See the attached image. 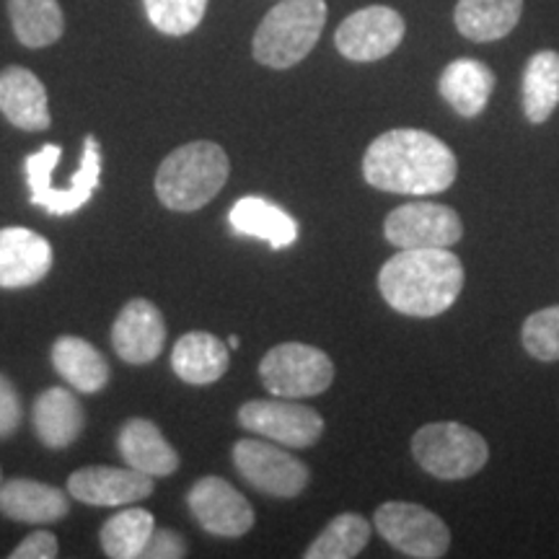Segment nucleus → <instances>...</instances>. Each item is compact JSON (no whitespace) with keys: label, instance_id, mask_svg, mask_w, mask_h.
Returning <instances> with one entry per match:
<instances>
[{"label":"nucleus","instance_id":"27","mask_svg":"<svg viewBox=\"0 0 559 559\" xmlns=\"http://www.w3.org/2000/svg\"><path fill=\"white\" fill-rule=\"evenodd\" d=\"M13 34L24 47L41 50L62 37V19L58 0H9Z\"/></svg>","mask_w":559,"mask_h":559},{"label":"nucleus","instance_id":"13","mask_svg":"<svg viewBox=\"0 0 559 559\" xmlns=\"http://www.w3.org/2000/svg\"><path fill=\"white\" fill-rule=\"evenodd\" d=\"M187 506L207 534L236 539L254 526V510L249 500L221 477H202L194 481L187 495Z\"/></svg>","mask_w":559,"mask_h":559},{"label":"nucleus","instance_id":"25","mask_svg":"<svg viewBox=\"0 0 559 559\" xmlns=\"http://www.w3.org/2000/svg\"><path fill=\"white\" fill-rule=\"evenodd\" d=\"M52 362L62 379L83 394H96L109 381V366L104 355L81 337H60L55 342Z\"/></svg>","mask_w":559,"mask_h":559},{"label":"nucleus","instance_id":"7","mask_svg":"<svg viewBox=\"0 0 559 559\" xmlns=\"http://www.w3.org/2000/svg\"><path fill=\"white\" fill-rule=\"evenodd\" d=\"M264 389L280 400H306L326 391L334 381V362L324 349L304 342H283L260 362Z\"/></svg>","mask_w":559,"mask_h":559},{"label":"nucleus","instance_id":"3","mask_svg":"<svg viewBox=\"0 0 559 559\" xmlns=\"http://www.w3.org/2000/svg\"><path fill=\"white\" fill-rule=\"evenodd\" d=\"M230 164L218 143L198 140L164 158L156 174V194L169 210L192 213L205 207L226 187Z\"/></svg>","mask_w":559,"mask_h":559},{"label":"nucleus","instance_id":"26","mask_svg":"<svg viewBox=\"0 0 559 559\" xmlns=\"http://www.w3.org/2000/svg\"><path fill=\"white\" fill-rule=\"evenodd\" d=\"M559 107V52L542 50L523 70V111L534 124L547 122Z\"/></svg>","mask_w":559,"mask_h":559},{"label":"nucleus","instance_id":"1","mask_svg":"<svg viewBox=\"0 0 559 559\" xmlns=\"http://www.w3.org/2000/svg\"><path fill=\"white\" fill-rule=\"evenodd\" d=\"M456 171V156L443 140L412 128L383 132L362 156V177L370 187L412 198L445 192Z\"/></svg>","mask_w":559,"mask_h":559},{"label":"nucleus","instance_id":"4","mask_svg":"<svg viewBox=\"0 0 559 559\" xmlns=\"http://www.w3.org/2000/svg\"><path fill=\"white\" fill-rule=\"evenodd\" d=\"M324 24V0H283L262 19L254 34V60L275 70L298 66L317 47Z\"/></svg>","mask_w":559,"mask_h":559},{"label":"nucleus","instance_id":"32","mask_svg":"<svg viewBox=\"0 0 559 559\" xmlns=\"http://www.w3.org/2000/svg\"><path fill=\"white\" fill-rule=\"evenodd\" d=\"M185 555H187L185 539L169 528H153L151 539L143 549L145 559H179Z\"/></svg>","mask_w":559,"mask_h":559},{"label":"nucleus","instance_id":"35","mask_svg":"<svg viewBox=\"0 0 559 559\" xmlns=\"http://www.w3.org/2000/svg\"><path fill=\"white\" fill-rule=\"evenodd\" d=\"M239 345H241V342H239V337H236V334H234V337L228 340V347H230V349H239Z\"/></svg>","mask_w":559,"mask_h":559},{"label":"nucleus","instance_id":"11","mask_svg":"<svg viewBox=\"0 0 559 559\" xmlns=\"http://www.w3.org/2000/svg\"><path fill=\"white\" fill-rule=\"evenodd\" d=\"M234 464L243 479L272 498H296L309 485V469L288 451L267 440H239L234 445Z\"/></svg>","mask_w":559,"mask_h":559},{"label":"nucleus","instance_id":"22","mask_svg":"<svg viewBox=\"0 0 559 559\" xmlns=\"http://www.w3.org/2000/svg\"><path fill=\"white\" fill-rule=\"evenodd\" d=\"M230 355L226 342H221L215 334L190 332L185 334L171 353V368L185 383L192 386H207L223 379L228 370Z\"/></svg>","mask_w":559,"mask_h":559},{"label":"nucleus","instance_id":"31","mask_svg":"<svg viewBox=\"0 0 559 559\" xmlns=\"http://www.w3.org/2000/svg\"><path fill=\"white\" fill-rule=\"evenodd\" d=\"M523 347L531 358L542 362L559 360V306H549L523 321Z\"/></svg>","mask_w":559,"mask_h":559},{"label":"nucleus","instance_id":"24","mask_svg":"<svg viewBox=\"0 0 559 559\" xmlns=\"http://www.w3.org/2000/svg\"><path fill=\"white\" fill-rule=\"evenodd\" d=\"M523 0H459L453 21L472 41H495L519 26Z\"/></svg>","mask_w":559,"mask_h":559},{"label":"nucleus","instance_id":"29","mask_svg":"<svg viewBox=\"0 0 559 559\" xmlns=\"http://www.w3.org/2000/svg\"><path fill=\"white\" fill-rule=\"evenodd\" d=\"M370 534L373 526L362 515L342 513L311 542L306 559H353L366 549Z\"/></svg>","mask_w":559,"mask_h":559},{"label":"nucleus","instance_id":"5","mask_svg":"<svg viewBox=\"0 0 559 559\" xmlns=\"http://www.w3.org/2000/svg\"><path fill=\"white\" fill-rule=\"evenodd\" d=\"M60 145H45L26 158V181H29L32 205L47 210L50 215H73L86 205L91 194L102 181V145L94 135L83 140V156L79 171L68 187H58L52 181L55 166L60 164Z\"/></svg>","mask_w":559,"mask_h":559},{"label":"nucleus","instance_id":"14","mask_svg":"<svg viewBox=\"0 0 559 559\" xmlns=\"http://www.w3.org/2000/svg\"><path fill=\"white\" fill-rule=\"evenodd\" d=\"M111 345L132 366L156 360L166 345V324L160 311L145 298L130 300L111 326Z\"/></svg>","mask_w":559,"mask_h":559},{"label":"nucleus","instance_id":"9","mask_svg":"<svg viewBox=\"0 0 559 559\" xmlns=\"http://www.w3.org/2000/svg\"><path fill=\"white\" fill-rule=\"evenodd\" d=\"M239 425L288 449H309L324 432V419L317 409L293 404V400H280V396L241 404Z\"/></svg>","mask_w":559,"mask_h":559},{"label":"nucleus","instance_id":"30","mask_svg":"<svg viewBox=\"0 0 559 559\" xmlns=\"http://www.w3.org/2000/svg\"><path fill=\"white\" fill-rule=\"evenodd\" d=\"M151 24L160 34L185 37L200 26L207 11V0H143Z\"/></svg>","mask_w":559,"mask_h":559},{"label":"nucleus","instance_id":"23","mask_svg":"<svg viewBox=\"0 0 559 559\" xmlns=\"http://www.w3.org/2000/svg\"><path fill=\"white\" fill-rule=\"evenodd\" d=\"M34 432L47 449H68L83 432V409L68 389H47L34 402Z\"/></svg>","mask_w":559,"mask_h":559},{"label":"nucleus","instance_id":"28","mask_svg":"<svg viewBox=\"0 0 559 559\" xmlns=\"http://www.w3.org/2000/svg\"><path fill=\"white\" fill-rule=\"evenodd\" d=\"M156 521L148 510L128 508L122 513L111 515L102 528V549L111 559H135L143 557Z\"/></svg>","mask_w":559,"mask_h":559},{"label":"nucleus","instance_id":"16","mask_svg":"<svg viewBox=\"0 0 559 559\" xmlns=\"http://www.w3.org/2000/svg\"><path fill=\"white\" fill-rule=\"evenodd\" d=\"M52 267V247L29 228H0V288H29Z\"/></svg>","mask_w":559,"mask_h":559},{"label":"nucleus","instance_id":"10","mask_svg":"<svg viewBox=\"0 0 559 559\" xmlns=\"http://www.w3.org/2000/svg\"><path fill=\"white\" fill-rule=\"evenodd\" d=\"M383 234L396 249H449L461 241L464 226L456 210L438 202H407L391 210Z\"/></svg>","mask_w":559,"mask_h":559},{"label":"nucleus","instance_id":"2","mask_svg":"<svg viewBox=\"0 0 559 559\" xmlns=\"http://www.w3.org/2000/svg\"><path fill=\"white\" fill-rule=\"evenodd\" d=\"M464 288V267L449 249H400L379 272V290L404 317L432 319L449 311Z\"/></svg>","mask_w":559,"mask_h":559},{"label":"nucleus","instance_id":"8","mask_svg":"<svg viewBox=\"0 0 559 559\" xmlns=\"http://www.w3.org/2000/svg\"><path fill=\"white\" fill-rule=\"evenodd\" d=\"M373 526L404 557L438 559L451 547V531L432 510L415 502L391 500L376 510Z\"/></svg>","mask_w":559,"mask_h":559},{"label":"nucleus","instance_id":"21","mask_svg":"<svg viewBox=\"0 0 559 559\" xmlns=\"http://www.w3.org/2000/svg\"><path fill=\"white\" fill-rule=\"evenodd\" d=\"M438 91L461 117H477L487 109L495 91V73L485 62L459 58L440 73Z\"/></svg>","mask_w":559,"mask_h":559},{"label":"nucleus","instance_id":"33","mask_svg":"<svg viewBox=\"0 0 559 559\" xmlns=\"http://www.w3.org/2000/svg\"><path fill=\"white\" fill-rule=\"evenodd\" d=\"M21 423V402L13 383L0 373V438H11Z\"/></svg>","mask_w":559,"mask_h":559},{"label":"nucleus","instance_id":"20","mask_svg":"<svg viewBox=\"0 0 559 559\" xmlns=\"http://www.w3.org/2000/svg\"><path fill=\"white\" fill-rule=\"evenodd\" d=\"M124 464L148 477H169L179 469V453L148 419H130L117 438Z\"/></svg>","mask_w":559,"mask_h":559},{"label":"nucleus","instance_id":"15","mask_svg":"<svg viewBox=\"0 0 559 559\" xmlns=\"http://www.w3.org/2000/svg\"><path fill=\"white\" fill-rule=\"evenodd\" d=\"M68 492L86 506H132L153 492V477L135 469L117 466H88L70 474Z\"/></svg>","mask_w":559,"mask_h":559},{"label":"nucleus","instance_id":"18","mask_svg":"<svg viewBox=\"0 0 559 559\" xmlns=\"http://www.w3.org/2000/svg\"><path fill=\"white\" fill-rule=\"evenodd\" d=\"M68 510V495L60 487L34 479H11L0 485V513L11 521L47 526L66 519Z\"/></svg>","mask_w":559,"mask_h":559},{"label":"nucleus","instance_id":"12","mask_svg":"<svg viewBox=\"0 0 559 559\" xmlns=\"http://www.w3.org/2000/svg\"><path fill=\"white\" fill-rule=\"evenodd\" d=\"M404 32L407 26L400 11L389 5H368L342 21L334 34V45L347 60L373 62L394 52L402 45Z\"/></svg>","mask_w":559,"mask_h":559},{"label":"nucleus","instance_id":"34","mask_svg":"<svg viewBox=\"0 0 559 559\" xmlns=\"http://www.w3.org/2000/svg\"><path fill=\"white\" fill-rule=\"evenodd\" d=\"M58 539L50 531H34L11 551L13 559H52L58 557Z\"/></svg>","mask_w":559,"mask_h":559},{"label":"nucleus","instance_id":"6","mask_svg":"<svg viewBox=\"0 0 559 559\" xmlns=\"http://www.w3.org/2000/svg\"><path fill=\"white\" fill-rule=\"evenodd\" d=\"M412 456L436 479H469L485 469L489 449L477 430L461 423L423 425L412 438Z\"/></svg>","mask_w":559,"mask_h":559},{"label":"nucleus","instance_id":"19","mask_svg":"<svg viewBox=\"0 0 559 559\" xmlns=\"http://www.w3.org/2000/svg\"><path fill=\"white\" fill-rule=\"evenodd\" d=\"M228 223L236 236L264 241L272 249H288L298 239V223L293 215L262 198H241L230 207Z\"/></svg>","mask_w":559,"mask_h":559},{"label":"nucleus","instance_id":"36","mask_svg":"<svg viewBox=\"0 0 559 559\" xmlns=\"http://www.w3.org/2000/svg\"><path fill=\"white\" fill-rule=\"evenodd\" d=\"M0 485H3V472H0Z\"/></svg>","mask_w":559,"mask_h":559},{"label":"nucleus","instance_id":"17","mask_svg":"<svg viewBox=\"0 0 559 559\" xmlns=\"http://www.w3.org/2000/svg\"><path fill=\"white\" fill-rule=\"evenodd\" d=\"M0 111L19 130L41 132L50 128L47 88L32 70L11 66L0 73Z\"/></svg>","mask_w":559,"mask_h":559}]
</instances>
